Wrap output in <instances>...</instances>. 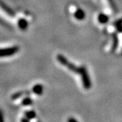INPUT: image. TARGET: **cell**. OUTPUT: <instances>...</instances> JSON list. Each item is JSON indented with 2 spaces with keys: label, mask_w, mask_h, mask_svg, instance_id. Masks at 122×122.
<instances>
[{
  "label": "cell",
  "mask_w": 122,
  "mask_h": 122,
  "mask_svg": "<svg viewBox=\"0 0 122 122\" xmlns=\"http://www.w3.org/2000/svg\"><path fill=\"white\" fill-rule=\"evenodd\" d=\"M19 50V47L16 46L5 48V49H0V57L12 56L14 54H15L16 52H18Z\"/></svg>",
  "instance_id": "1"
},
{
  "label": "cell",
  "mask_w": 122,
  "mask_h": 122,
  "mask_svg": "<svg viewBox=\"0 0 122 122\" xmlns=\"http://www.w3.org/2000/svg\"><path fill=\"white\" fill-rule=\"evenodd\" d=\"M74 16L75 18L77 19V20H82L85 16V12L81 10V9H78L75 13H74Z\"/></svg>",
  "instance_id": "2"
},
{
  "label": "cell",
  "mask_w": 122,
  "mask_h": 122,
  "mask_svg": "<svg viewBox=\"0 0 122 122\" xmlns=\"http://www.w3.org/2000/svg\"><path fill=\"white\" fill-rule=\"evenodd\" d=\"M19 27L21 30H24L28 27V22L24 19H21L19 21Z\"/></svg>",
  "instance_id": "3"
},
{
  "label": "cell",
  "mask_w": 122,
  "mask_h": 122,
  "mask_svg": "<svg viewBox=\"0 0 122 122\" xmlns=\"http://www.w3.org/2000/svg\"><path fill=\"white\" fill-rule=\"evenodd\" d=\"M98 21L101 24H105L108 21V16L103 13L99 14V15L98 16Z\"/></svg>",
  "instance_id": "4"
}]
</instances>
